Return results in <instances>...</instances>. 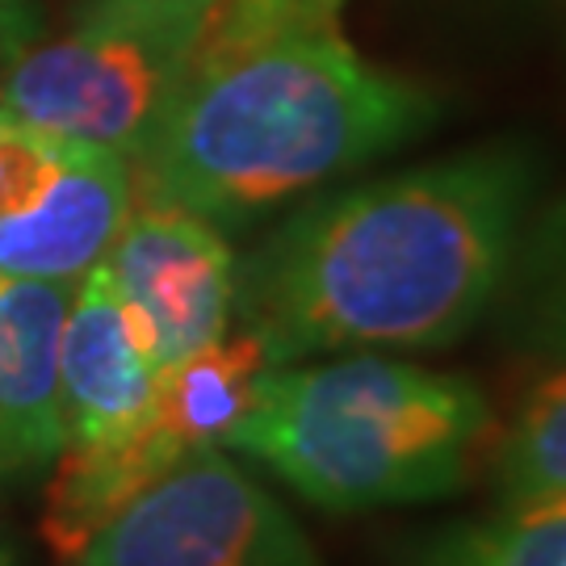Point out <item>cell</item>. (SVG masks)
Masks as SVG:
<instances>
[{
	"label": "cell",
	"instance_id": "obj_13",
	"mask_svg": "<svg viewBox=\"0 0 566 566\" xmlns=\"http://www.w3.org/2000/svg\"><path fill=\"white\" fill-rule=\"evenodd\" d=\"M500 504H525L566 491V357L542 374L516 420L495 441Z\"/></svg>",
	"mask_w": 566,
	"mask_h": 566
},
{
	"label": "cell",
	"instance_id": "obj_10",
	"mask_svg": "<svg viewBox=\"0 0 566 566\" xmlns=\"http://www.w3.org/2000/svg\"><path fill=\"white\" fill-rule=\"evenodd\" d=\"M269 369L273 357L248 327L223 332L198 353L164 365L147 420L181 458L202 449H227L256 403Z\"/></svg>",
	"mask_w": 566,
	"mask_h": 566
},
{
	"label": "cell",
	"instance_id": "obj_11",
	"mask_svg": "<svg viewBox=\"0 0 566 566\" xmlns=\"http://www.w3.org/2000/svg\"><path fill=\"white\" fill-rule=\"evenodd\" d=\"M407 566H566V491L437 528Z\"/></svg>",
	"mask_w": 566,
	"mask_h": 566
},
{
	"label": "cell",
	"instance_id": "obj_7",
	"mask_svg": "<svg viewBox=\"0 0 566 566\" xmlns=\"http://www.w3.org/2000/svg\"><path fill=\"white\" fill-rule=\"evenodd\" d=\"M160 378L156 340L122 298L114 273L93 264L76 285L63 327V428L67 446H97L135 428Z\"/></svg>",
	"mask_w": 566,
	"mask_h": 566
},
{
	"label": "cell",
	"instance_id": "obj_1",
	"mask_svg": "<svg viewBox=\"0 0 566 566\" xmlns=\"http://www.w3.org/2000/svg\"><path fill=\"white\" fill-rule=\"evenodd\" d=\"M542 160L521 139L332 189L235 256V319L273 365L449 348L500 298Z\"/></svg>",
	"mask_w": 566,
	"mask_h": 566
},
{
	"label": "cell",
	"instance_id": "obj_15",
	"mask_svg": "<svg viewBox=\"0 0 566 566\" xmlns=\"http://www.w3.org/2000/svg\"><path fill=\"white\" fill-rule=\"evenodd\" d=\"M42 4L39 0H0V60H18L21 51L39 46Z\"/></svg>",
	"mask_w": 566,
	"mask_h": 566
},
{
	"label": "cell",
	"instance_id": "obj_2",
	"mask_svg": "<svg viewBox=\"0 0 566 566\" xmlns=\"http://www.w3.org/2000/svg\"><path fill=\"white\" fill-rule=\"evenodd\" d=\"M437 93L369 63L336 13H210L189 76L130 172L135 202L219 231L324 189L428 135Z\"/></svg>",
	"mask_w": 566,
	"mask_h": 566
},
{
	"label": "cell",
	"instance_id": "obj_5",
	"mask_svg": "<svg viewBox=\"0 0 566 566\" xmlns=\"http://www.w3.org/2000/svg\"><path fill=\"white\" fill-rule=\"evenodd\" d=\"M67 566H319V554L277 495L202 449L122 504Z\"/></svg>",
	"mask_w": 566,
	"mask_h": 566
},
{
	"label": "cell",
	"instance_id": "obj_6",
	"mask_svg": "<svg viewBox=\"0 0 566 566\" xmlns=\"http://www.w3.org/2000/svg\"><path fill=\"white\" fill-rule=\"evenodd\" d=\"M105 269L151 332L160 369L231 332L235 252L198 214L135 202L105 252Z\"/></svg>",
	"mask_w": 566,
	"mask_h": 566
},
{
	"label": "cell",
	"instance_id": "obj_4",
	"mask_svg": "<svg viewBox=\"0 0 566 566\" xmlns=\"http://www.w3.org/2000/svg\"><path fill=\"white\" fill-rule=\"evenodd\" d=\"M206 18L88 0L72 34L9 60L0 122L135 164L189 76Z\"/></svg>",
	"mask_w": 566,
	"mask_h": 566
},
{
	"label": "cell",
	"instance_id": "obj_16",
	"mask_svg": "<svg viewBox=\"0 0 566 566\" xmlns=\"http://www.w3.org/2000/svg\"><path fill=\"white\" fill-rule=\"evenodd\" d=\"M114 4H139V9H164V13H185V18H210L219 0H114Z\"/></svg>",
	"mask_w": 566,
	"mask_h": 566
},
{
	"label": "cell",
	"instance_id": "obj_9",
	"mask_svg": "<svg viewBox=\"0 0 566 566\" xmlns=\"http://www.w3.org/2000/svg\"><path fill=\"white\" fill-rule=\"evenodd\" d=\"M130 206V160L76 143L39 202L0 219V277L81 282L93 264L105 261Z\"/></svg>",
	"mask_w": 566,
	"mask_h": 566
},
{
	"label": "cell",
	"instance_id": "obj_18",
	"mask_svg": "<svg viewBox=\"0 0 566 566\" xmlns=\"http://www.w3.org/2000/svg\"><path fill=\"white\" fill-rule=\"evenodd\" d=\"M324 4H332V9H344V0H324Z\"/></svg>",
	"mask_w": 566,
	"mask_h": 566
},
{
	"label": "cell",
	"instance_id": "obj_12",
	"mask_svg": "<svg viewBox=\"0 0 566 566\" xmlns=\"http://www.w3.org/2000/svg\"><path fill=\"white\" fill-rule=\"evenodd\" d=\"M504 332L546 357H566V193L528 214L500 290Z\"/></svg>",
	"mask_w": 566,
	"mask_h": 566
},
{
	"label": "cell",
	"instance_id": "obj_17",
	"mask_svg": "<svg viewBox=\"0 0 566 566\" xmlns=\"http://www.w3.org/2000/svg\"><path fill=\"white\" fill-rule=\"evenodd\" d=\"M0 566H13V554H9L4 546H0Z\"/></svg>",
	"mask_w": 566,
	"mask_h": 566
},
{
	"label": "cell",
	"instance_id": "obj_14",
	"mask_svg": "<svg viewBox=\"0 0 566 566\" xmlns=\"http://www.w3.org/2000/svg\"><path fill=\"white\" fill-rule=\"evenodd\" d=\"M76 143L0 122V219L34 206L60 177Z\"/></svg>",
	"mask_w": 566,
	"mask_h": 566
},
{
	"label": "cell",
	"instance_id": "obj_8",
	"mask_svg": "<svg viewBox=\"0 0 566 566\" xmlns=\"http://www.w3.org/2000/svg\"><path fill=\"white\" fill-rule=\"evenodd\" d=\"M81 282L0 277V479H30L60 462L63 327Z\"/></svg>",
	"mask_w": 566,
	"mask_h": 566
},
{
	"label": "cell",
	"instance_id": "obj_3",
	"mask_svg": "<svg viewBox=\"0 0 566 566\" xmlns=\"http://www.w3.org/2000/svg\"><path fill=\"white\" fill-rule=\"evenodd\" d=\"M491 446L495 411L470 378L382 353L273 365L227 441L327 512L446 500Z\"/></svg>",
	"mask_w": 566,
	"mask_h": 566
}]
</instances>
